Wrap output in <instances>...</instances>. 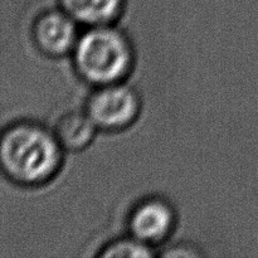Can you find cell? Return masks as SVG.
<instances>
[{
	"label": "cell",
	"mask_w": 258,
	"mask_h": 258,
	"mask_svg": "<svg viewBox=\"0 0 258 258\" xmlns=\"http://www.w3.org/2000/svg\"><path fill=\"white\" fill-rule=\"evenodd\" d=\"M63 148L54 131L33 121H17L0 131V173L20 186L52 180L63 163Z\"/></svg>",
	"instance_id": "cell-1"
},
{
	"label": "cell",
	"mask_w": 258,
	"mask_h": 258,
	"mask_svg": "<svg viewBox=\"0 0 258 258\" xmlns=\"http://www.w3.org/2000/svg\"><path fill=\"white\" fill-rule=\"evenodd\" d=\"M72 57L78 75L93 87L125 82L135 63L131 40L113 24L87 28Z\"/></svg>",
	"instance_id": "cell-2"
},
{
	"label": "cell",
	"mask_w": 258,
	"mask_h": 258,
	"mask_svg": "<svg viewBox=\"0 0 258 258\" xmlns=\"http://www.w3.org/2000/svg\"><path fill=\"white\" fill-rule=\"evenodd\" d=\"M85 111L98 130L116 133L130 127L141 111V100L125 82L95 87Z\"/></svg>",
	"instance_id": "cell-3"
},
{
	"label": "cell",
	"mask_w": 258,
	"mask_h": 258,
	"mask_svg": "<svg viewBox=\"0 0 258 258\" xmlns=\"http://www.w3.org/2000/svg\"><path fill=\"white\" fill-rule=\"evenodd\" d=\"M78 23L59 9L42 13L32 28V37L40 53L50 58H60L72 54L80 38Z\"/></svg>",
	"instance_id": "cell-4"
},
{
	"label": "cell",
	"mask_w": 258,
	"mask_h": 258,
	"mask_svg": "<svg viewBox=\"0 0 258 258\" xmlns=\"http://www.w3.org/2000/svg\"><path fill=\"white\" fill-rule=\"evenodd\" d=\"M175 226V209L168 201L158 197L141 201L128 217L131 236L153 248L165 242Z\"/></svg>",
	"instance_id": "cell-5"
},
{
	"label": "cell",
	"mask_w": 258,
	"mask_h": 258,
	"mask_svg": "<svg viewBox=\"0 0 258 258\" xmlns=\"http://www.w3.org/2000/svg\"><path fill=\"white\" fill-rule=\"evenodd\" d=\"M126 0H59V7L86 28L113 24L122 14Z\"/></svg>",
	"instance_id": "cell-6"
},
{
	"label": "cell",
	"mask_w": 258,
	"mask_h": 258,
	"mask_svg": "<svg viewBox=\"0 0 258 258\" xmlns=\"http://www.w3.org/2000/svg\"><path fill=\"white\" fill-rule=\"evenodd\" d=\"M54 135L64 151H81L91 145L98 128L86 111L68 112L57 121Z\"/></svg>",
	"instance_id": "cell-7"
},
{
	"label": "cell",
	"mask_w": 258,
	"mask_h": 258,
	"mask_svg": "<svg viewBox=\"0 0 258 258\" xmlns=\"http://www.w3.org/2000/svg\"><path fill=\"white\" fill-rule=\"evenodd\" d=\"M155 251L153 247L148 246L130 234L126 238L115 239L106 244L98 256L105 258H148L153 257Z\"/></svg>",
	"instance_id": "cell-8"
}]
</instances>
